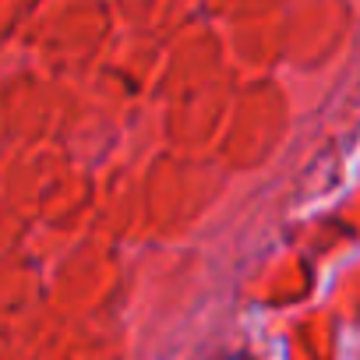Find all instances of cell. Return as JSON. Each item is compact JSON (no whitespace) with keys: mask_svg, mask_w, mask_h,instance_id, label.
<instances>
[{"mask_svg":"<svg viewBox=\"0 0 360 360\" xmlns=\"http://www.w3.org/2000/svg\"><path fill=\"white\" fill-rule=\"evenodd\" d=\"M230 360H255V356H248V353H237V356H230Z\"/></svg>","mask_w":360,"mask_h":360,"instance_id":"obj_1","label":"cell"}]
</instances>
